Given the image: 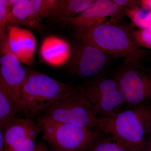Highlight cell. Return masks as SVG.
<instances>
[{"instance_id": "6da1fadb", "label": "cell", "mask_w": 151, "mask_h": 151, "mask_svg": "<svg viewBox=\"0 0 151 151\" xmlns=\"http://www.w3.org/2000/svg\"><path fill=\"white\" fill-rule=\"evenodd\" d=\"M133 29L118 24H102L74 29L77 40L95 47L108 55L124 58V64H140L146 52L132 35Z\"/></svg>"}, {"instance_id": "7a4b0ae2", "label": "cell", "mask_w": 151, "mask_h": 151, "mask_svg": "<svg viewBox=\"0 0 151 151\" xmlns=\"http://www.w3.org/2000/svg\"><path fill=\"white\" fill-rule=\"evenodd\" d=\"M100 131L128 151H142L151 134V105L144 103L111 118L97 119Z\"/></svg>"}, {"instance_id": "3957f363", "label": "cell", "mask_w": 151, "mask_h": 151, "mask_svg": "<svg viewBox=\"0 0 151 151\" xmlns=\"http://www.w3.org/2000/svg\"><path fill=\"white\" fill-rule=\"evenodd\" d=\"M37 71L27 72L22 88L17 113L34 119L46 112L55 101L74 88Z\"/></svg>"}, {"instance_id": "277c9868", "label": "cell", "mask_w": 151, "mask_h": 151, "mask_svg": "<svg viewBox=\"0 0 151 151\" xmlns=\"http://www.w3.org/2000/svg\"><path fill=\"white\" fill-rule=\"evenodd\" d=\"M42 139L53 151H88L100 136L99 130L56 122L44 116L38 118Z\"/></svg>"}, {"instance_id": "5b68a950", "label": "cell", "mask_w": 151, "mask_h": 151, "mask_svg": "<svg viewBox=\"0 0 151 151\" xmlns=\"http://www.w3.org/2000/svg\"><path fill=\"white\" fill-rule=\"evenodd\" d=\"M43 116L56 122L92 129L98 122L92 106L85 95L75 87L48 108Z\"/></svg>"}, {"instance_id": "8992f818", "label": "cell", "mask_w": 151, "mask_h": 151, "mask_svg": "<svg viewBox=\"0 0 151 151\" xmlns=\"http://www.w3.org/2000/svg\"><path fill=\"white\" fill-rule=\"evenodd\" d=\"M77 87L89 101L95 115L114 117L126 104L119 85L113 77L99 74L88 83Z\"/></svg>"}, {"instance_id": "52a82bcc", "label": "cell", "mask_w": 151, "mask_h": 151, "mask_svg": "<svg viewBox=\"0 0 151 151\" xmlns=\"http://www.w3.org/2000/svg\"><path fill=\"white\" fill-rule=\"evenodd\" d=\"M113 77L119 85L126 104L135 107L151 100V68L141 63L124 64Z\"/></svg>"}, {"instance_id": "ba28073f", "label": "cell", "mask_w": 151, "mask_h": 151, "mask_svg": "<svg viewBox=\"0 0 151 151\" xmlns=\"http://www.w3.org/2000/svg\"><path fill=\"white\" fill-rule=\"evenodd\" d=\"M69 68L72 74L80 78L96 76L106 66L109 56L89 44L77 40L71 47Z\"/></svg>"}, {"instance_id": "9c48e42d", "label": "cell", "mask_w": 151, "mask_h": 151, "mask_svg": "<svg viewBox=\"0 0 151 151\" xmlns=\"http://www.w3.org/2000/svg\"><path fill=\"white\" fill-rule=\"evenodd\" d=\"M125 15L124 11L113 0H94L91 5L81 13L61 24L76 29L102 24H118Z\"/></svg>"}, {"instance_id": "30bf717a", "label": "cell", "mask_w": 151, "mask_h": 151, "mask_svg": "<svg viewBox=\"0 0 151 151\" xmlns=\"http://www.w3.org/2000/svg\"><path fill=\"white\" fill-rule=\"evenodd\" d=\"M0 76L11 89L17 113L22 88L27 72L22 66L18 58L11 51L7 36L0 40Z\"/></svg>"}, {"instance_id": "8fae6325", "label": "cell", "mask_w": 151, "mask_h": 151, "mask_svg": "<svg viewBox=\"0 0 151 151\" xmlns=\"http://www.w3.org/2000/svg\"><path fill=\"white\" fill-rule=\"evenodd\" d=\"M3 130L7 151H34L36 138L41 132L37 122L28 118H16Z\"/></svg>"}, {"instance_id": "7c38bea8", "label": "cell", "mask_w": 151, "mask_h": 151, "mask_svg": "<svg viewBox=\"0 0 151 151\" xmlns=\"http://www.w3.org/2000/svg\"><path fill=\"white\" fill-rule=\"evenodd\" d=\"M7 36L11 51L21 62L32 66L36 48L35 37L31 31L17 26L9 25Z\"/></svg>"}, {"instance_id": "4fadbf2b", "label": "cell", "mask_w": 151, "mask_h": 151, "mask_svg": "<svg viewBox=\"0 0 151 151\" xmlns=\"http://www.w3.org/2000/svg\"><path fill=\"white\" fill-rule=\"evenodd\" d=\"M42 0H18L11 9L9 25H22L39 28L42 18L40 8Z\"/></svg>"}, {"instance_id": "5bb4252c", "label": "cell", "mask_w": 151, "mask_h": 151, "mask_svg": "<svg viewBox=\"0 0 151 151\" xmlns=\"http://www.w3.org/2000/svg\"><path fill=\"white\" fill-rule=\"evenodd\" d=\"M71 53V47L67 42L55 36L45 39L41 46L42 58L54 67H58L69 61Z\"/></svg>"}, {"instance_id": "9a60e30c", "label": "cell", "mask_w": 151, "mask_h": 151, "mask_svg": "<svg viewBox=\"0 0 151 151\" xmlns=\"http://www.w3.org/2000/svg\"><path fill=\"white\" fill-rule=\"evenodd\" d=\"M94 0H59L56 7L48 17L52 21L60 23L81 13L94 2Z\"/></svg>"}, {"instance_id": "2e32d148", "label": "cell", "mask_w": 151, "mask_h": 151, "mask_svg": "<svg viewBox=\"0 0 151 151\" xmlns=\"http://www.w3.org/2000/svg\"><path fill=\"white\" fill-rule=\"evenodd\" d=\"M17 114L11 89L0 76V128L4 129L17 118Z\"/></svg>"}, {"instance_id": "e0dca14e", "label": "cell", "mask_w": 151, "mask_h": 151, "mask_svg": "<svg viewBox=\"0 0 151 151\" xmlns=\"http://www.w3.org/2000/svg\"><path fill=\"white\" fill-rule=\"evenodd\" d=\"M133 24L139 29L151 28V11L135 7L124 11Z\"/></svg>"}, {"instance_id": "ac0fdd59", "label": "cell", "mask_w": 151, "mask_h": 151, "mask_svg": "<svg viewBox=\"0 0 151 151\" xmlns=\"http://www.w3.org/2000/svg\"><path fill=\"white\" fill-rule=\"evenodd\" d=\"M88 151H128L112 137L108 138H100L99 136L89 148Z\"/></svg>"}, {"instance_id": "d6986e66", "label": "cell", "mask_w": 151, "mask_h": 151, "mask_svg": "<svg viewBox=\"0 0 151 151\" xmlns=\"http://www.w3.org/2000/svg\"><path fill=\"white\" fill-rule=\"evenodd\" d=\"M10 11L8 1L0 0V40L7 36V28L9 26Z\"/></svg>"}, {"instance_id": "ffe728a7", "label": "cell", "mask_w": 151, "mask_h": 151, "mask_svg": "<svg viewBox=\"0 0 151 151\" xmlns=\"http://www.w3.org/2000/svg\"><path fill=\"white\" fill-rule=\"evenodd\" d=\"M132 34L140 47L151 49V28L133 29Z\"/></svg>"}, {"instance_id": "44dd1931", "label": "cell", "mask_w": 151, "mask_h": 151, "mask_svg": "<svg viewBox=\"0 0 151 151\" xmlns=\"http://www.w3.org/2000/svg\"><path fill=\"white\" fill-rule=\"evenodd\" d=\"M58 1L42 0L40 8V15L42 19L49 16L56 7Z\"/></svg>"}, {"instance_id": "7402d4cb", "label": "cell", "mask_w": 151, "mask_h": 151, "mask_svg": "<svg viewBox=\"0 0 151 151\" xmlns=\"http://www.w3.org/2000/svg\"><path fill=\"white\" fill-rule=\"evenodd\" d=\"M118 7L124 11L140 6L141 1L137 0H113Z\"/></svg>"}, {"instance_id": "603a6c76", "label": "cell", "mask_w": 151, "mask_h": 151, "mask_svg": "<svg viewBox=\"0 0 151 151\" xmlns=\"http://www.w3.org/2000/svg\"><path fill=\"white\" fill-rule=\"evenodd\" d=\"M140 6L144 9L151 11V0H142L140 1Z\"/></svg>"}, {"instance_id": "cb8c5ba5", "label": "cell", "mask_w": 151, "mask_h": 151, "mask_svg": "<svg viewBox=\"0 0 151 151\" xmlns=\"http://www.w3.org/2000/svg\"><path fill=\"white\" fill-rule=\"evenodd\" d=\"M34 151H50L47 146L44 143H39L36 145Z\"/></svg>"}, {"instance_id": "d4e9b609", "label": "cell", "mask_w": 151, "mask_h": 151, "mask_svg": "<svg viewBox=\"0 0 151 151\" xmlns=\"http://www.w3.org/2000/svg\"><path fill=\"white\" fill-rule=\"evenodd\" d=\"M0 151H3L5 148L4 137V131L1 129H0Z\"/></svg>"}, {"instance_id": "484cf974", "label": "cell", "mask_w": 151, "mask_h": 151, "mask_svg": "<svg viewBox=\"0 0 151 151\" xmlns=\"http://www.w3.org/2000/svg\"><path fill=\"white\" fill-rule=\"evenodd\" d=\"M147 143V151H151V134L150 135V137H149Z\"/></svg>"}, {"instance_id": "4316f807", "label": "cell", "mask_w": 151, "mask_h": 151, "mask_svg": "<svg viewBox=\"0 0 151 151\" xmlns=\"http://www.w3.org/2000/svg\"><path fill=\"white\" fill-rule=\"evenodd\" d=\"M3 151H7L6 150V149H4V150Z\"/></svg>"}]
</instances>
